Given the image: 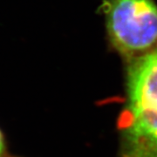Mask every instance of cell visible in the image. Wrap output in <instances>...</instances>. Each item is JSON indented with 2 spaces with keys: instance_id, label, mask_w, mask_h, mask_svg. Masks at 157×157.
<instances>
[{
  "instance_id": "1",
  "label": "cell",
  "mask_w": 157,
  "mask_h": 157,
  "mask_svg": "<svg viewBox=\"0 0 157 157\" xmlns=\"http://www.w3.org/2000/svg\"><path fill=\"white\" fill-rule=\"evenodd\" d=\"M119 157H157V46L131 59Z\"/></svg>"
},
{
  "instance_id": "2",
  "label": "cell",
  "mask_w": 157,
  "mask_h": 157,
  "mask_svg": "<svg viewBox=\"0 0 157 157\" xmlns=\"http://www.w3.org/2000/svg\"><path fill=\"white\" fill-rule=\"evenodd\" d=\"M113 45L134 59L157 46V6L153 0H107L103 4Z\"/></svg>"
},
{
  "instance_id": "3",
  "label": "cell",
  "mask_w": 157,
  "mask_h": 157,
  "mask_svg": "<svg viewBox=\"0 0 157 157\" xmlns=\"http://www.w3.org/2000/svg\"><path fill=\"white\" fill-rule=\"evenodd\" d=\"M7 141H6V135L2 129L0 128V157H7Z\"/></svg>"
},
{
  "instance_id": "4",
  "label": "cell",
  "mask_w": 157,
  "mask_h": 157,
  "mask_svg": "<svg viewBox=\"0 0 157 157\" xmlns=\"http://www.w3.org/2000/svg\"><path fill=\"white\" fill-rule=\"evenodd\" d=\"M7 157H13V156H7Z\"/></svg>"
}]
</instances>
